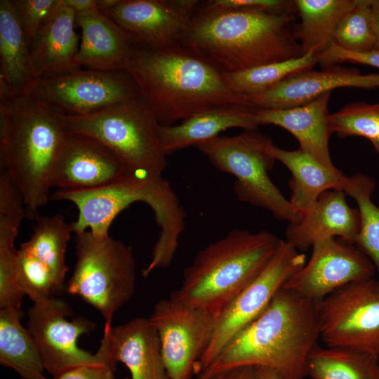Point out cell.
Returning <instances> with one entry per match:
<instances>
[{
    "instance_id": "22",
    "label": "cell",
    "mask_w": 379,
    "mask_h": 379,
    "mask_svg": "<svg viewBox=\"0 0 379 379\" xmlns=\"http://www.w3.org/2000/svg\"><path fill=\"white\" fill-rule=\"evenodd\" d=\"M104 331L115 360L125 364L131 379H170L157 330L149 319L138 317L115 327L105 323Z\"/></svg>"
},
{
    "instance_id": "4",
    "label": "cell",
    "mask_w": 379,
    "mask_h": 379,
    "mask_svg": "<svg viewBox=\"0 0 379 379\" xmlns=\"http://www.w3.org/2000/svg\"><path fill=\"white\" fill-rule=\"evenodd\" d=\"M130 76L161 126L218 107H249L247 96L233 91L222 72L180 44L140 48Z\"/></svg>"
},
{
    "instance_id": "5",
    "label": "cell",
    "mask_w": 379,
    "mask_h": 379,
    "mask_svg": "<svg viewBox=\"0 0 379 379\" xmlns=\"http://www.w3.org/2000/svg\"><path fill=\"white\" fill-rule=\"evenodd\" d=\"M279 241L265 230H233L198 252L184 270L180 287L171 294L218 317L263 270Z\"/></svg>"
},
{
    "instance_id": "7",
    "label": "cell",
    "mask_w": 379,
    "mask_h": 379,
    "mask_svg": "<svg viewBox=\"0 0 379 379\" xmlns=\"http://www.w3.org/2000/svg\"><path fill=\"white\" fill-rule=\"evenodd\" d=\"M51 198L69 201L78 209L71 222L74 234L89 230L96 238L109 236L115 218L132 204L141 201L153 211L160 234L173 236L185 227L186 213L178 195L164 177L140 178L129 175L122 180L99 188L56 190Z\"/></svg>"
},
{
    "instance_id": "36",
    "label": "cell",
    "mask_w": 379,
    "mask_h": 379,
    "mask_svg": "<svg viewBox=\"0 0 379 379\" xmlns=\"http://www.w3.org/2000/svg\"><path fill=\"white\" fill-rule=\"evenodd\" d=\"M17 279L22 293L33 303L60 293L48 267L22 247L18 250Z\"/></svg>"
},
{
    "instance_id": "32",
    "label": "cell",
    "mask_w": 379,
    "mask_h": 379,
    "mask_svg": "<svg viewBox=\"0 0 379 379\" xmlns=\"http://www.w3.org/2000/svg\"><path fill=\"white\" fill-rule=\"evenodd\" d=\"M316 64L315 54L310 53L242 72H223V74L233 91L245 96H251L268 90L297 72L312 69Z\"/></svg>"
},
{
    "instance_id": "15",
    "label": "cell",
    "mask_w": 379,
    "mask_h": 379,
    "mask_svg": "<svg viewBox=\"0 0 379 379\" xmlns=\"http://www.w3.org/2000/svg\"><path fill=\"white\" fill-rule=\"evenodd\" d=\"M308 262L283 286L316 305L343 286L373 278L371 260L354 244L328 238L314 243Z\"/></svg>"
},
{
    "instance_id": "13",
    "label": "cell",
    "mask_w": 379,
    "mask_h": 379,
    "mask_svg": "<svg viewBox=\"0 0 379 379\" xmlns=\"http://www.w3.org/2000/svg\"><path fill=\"white\" fill-rule=\"evenodd\" d=\"M305 262L302 252L280 239L263 270L218 314L211 341L197 364V374L208 367L227 343L267 308L286 281Z\"/></svg>"
},
{
    "instance_id": "12",
    "label": "cell",
    "mask_w": 379,
    "mask_h": 379,
    "mask_svg": "<svg viewBox=\"0 0 379 379\" xmlns=\"http://www.w3.org/2000/svg\"><path fill=\"white\" fill-rule=\"evenodd\" d=\"M66 115H85L140 94L123 71L74 68L32 81L22 91Z\"/></svg>"
},
{
    "instance_id": "19",
    "label": "cell",
    "mask_w": 379,
    "mask_h": 379,
    "mask_svg": "<svg viewBox=\"0 0 379 379\" xmlns=\"http://www.w3.org/2000/svg\"><path fill=\"white\" fill-rule=\"evenodd\" d=\"M81 31L76 68L132 73L140 47L114 21L97 8L76 14Z\"/></svg>"
},
{
    "instance_id": "6",
    "label": "cell",
    "mask_w": 379,
    "mask_h": 379,
    "mask_svg": "<svg viewBox=\"0 0 379 379\" xmlns=\"http://www.w3.org/2000/svg\"><path fill=\"white\" fill-rule=\"evenodd\" d=\"M67 128L91 137L111 149L129 173L160 178L167 166L159 138L160 124L141 93L85 115L62 114Z\"/></svg>"
},
{
    "instance_id": "30",
    "label": "cell",
    "mask_w": 379,
    "mask_h": 379,
    "mask_svg": "<svg viewBox=\"0 0 379 379\" xmlns=\"http://www.w3.org/2000/svg\"><path fill=\"white\" fill-rule=\"evenodd\" d=\"M30 238L20 245L50 270L60 293L68 272L66 251L72 232L63 215L39 216Z\"/></svg>"
},
{
    "instance_id": "1",
    "label": "cell",
    "mask_w": 379,
    "mask_h": 379,
    "mask_svg": "<svg viewBox=\"0 0 379 379\" xmlns=\"http://www.w3.org/2000/svg\"><path fill=\"white\" fill-rule=\"evenodd\" d=\"M295 18V13L223 8L206 1L179 44L222 72H242L302 55L291 27Z\"/></svg>"
},
{
    "instance_id": "43",
    "label": "cell",
    "mask_w": 379,
    "mask_h": 379,
    "mask_svg": "<svg viewBox=\"0 0 379 379\" xmlns=\"http://www.w3.org/2000/svg\"><path fill=\"white\" fill-rule=\"evenodd\" d=\"M60 4L72 10L76 14L96 8L95 0H60Z\"/></svg>"
},
{
    "instance_id": "14",
    "label": "cell",
    "mask_w": 379,
    "mask_h": 379,
    "mask_svg": "<svg viewBox=\"0 0 379 379\" xmlns=\"http://www.w3.org/2000/svg\"><path fill=\"white\" fill-rule=\"evenodd\" d=\"M149 319L157 330L170 379H190L211 341L217 316L171 294L156 303Z\"/></svg>"
},
{
    "instance_id": "37",
    "label": "cell",
    "mask_w": 379,
    "mask_h": 379,
    "mask_svg": "<svg viewBox=\"0 0 379 379\" xmlns=\"http://www.w3.org/2000/svg\"><path fill=\"white\" fill-rule=\"evenodd\" d=\"M59 0H12L17 16L27 39L29 48Z\"/></svg>"
},
{
    "instance_id": "18",
    "label": "cell",
    "mask_w": 379,
    "mask_h": 379,
    "mask_svg": "<svg viewBox=\"0 0 379 379\" xmlns=\"http://www.w3.org/2000/svg\"><path fill=\"white\" fill-rule=\"evenodd\" d=\"M340 88H379V74H361L359 69L339 65L297 72L268 90L247 96L255 109H286L305 104Z\"/></svg>"
},
{
    "instance_id": "8",
    "label": "cell",
    "mask_w": 379,
    "mask_h": 379,
    "mask_svg": "<svg viewBox=\"0 0 379 379\" xmlns=\"http://www.w3.org/2000/svg\"><path fill=\"white\" fill-rule=\"evenodd\" d=\"M77 261L67 291L81 297L112 324L114 313L132 297L135 260L130 246L89 230L75 234Z\"/></svg>"
},
{
    "instance_id": "11",
    "label": "cell",
    "mask_w": 379,
    "mask_h": 379,
    "mask_svg": "<svg viewBox=\"0 0 379 379\" xmlns=\"http://www.w3.org/2000/svg\"><path fill=\"white\" fill-rule=\"evenodd\" d=\"M319 336L326 346L379 357V279L347 284L317 304Z\"/></svg>"
},
{
    "instance_id": "42",
    "label": "cell",
    "mask_w": 379,
    "mask_h": 379,
    "mask_svg": "<svg viewBox=\"0 0 379 379\" xmlns=\"http://www.w3.org/2000/svg\"><path fill=\"white\" fill-rule=\"evenodd\" d=\"M206 379H256L254 366L232 368L216 373Z\"/></svg>"
},
{
    "instance_id": "44",
    "label": "cell",
    "mask_w": 379,
    "mask_h": 379,
    "mask_svg": "<svg viewBox=\"0 0 379 379\" xmlns=\"http://www.w3.org/2000/svg\"><path fill=\"white\" fill-rule=\"evenodd\" d=\"M256 379H284L274 369L262 366H255Z\"/></svg>"
},
{
    "instance_id": "24",
    "label": "cell",
    "mask_w": 379,
    "mask_h": 379,
    "mask_svg": "<svg viewBox=\"0 0 379 379\" xmlns=\"http://www.w3.org/2000/svg\"><path fill=\"white\" fill-rule=\"evenodd\" d=\"M75 25L76 13L59 0L30 46L32 81L76 68L74 60L80 41Z\"/></svg>"
},
{
    "instance_id": "20",
    "label": "cell",
    "mask_w": 379,
    "mask_h": 379,
    "mask_svg": "<svg viewBox=\"0 0 379 379\" xmlns=\"http://www.w3.org/2000/svg\"><path fill=\"white\" fill-rule=\"evenodd\" d=\"M342 190H328L300 218L289 223L286 241L300 252L312 248L317 241L339 237L354 244L359 231L357 208L350 206Z\"/></svg>"
},
{
    "instance_id": "31",
    "label": "cell",
    "mask_w": 379,
    "mask_h": 379,
    "mask_svg": "<svg viewBox=\"0 0 379 379\" xmlns=\"http://www.w3.org/2000/svg\"><path fill=\"white\" fill-rule=\"evenodd\" d=\"M375 187L374 179L359 173L347 177L343 191L358 206L360 226L354 244L371 260L379 277V207L371 199Z\"/></svg>"
},
{
    "instance_id": "26",
    "label": "cell",
    "mask_w": 379,
    "mask_h": 379,
    "mask_svg": "<svg viewBox=\"0 0 379 379\" xmlns=\"http://www.w3.org/2000/svg\"><path fill=\"white\" fill-rule=\"evenodd\" d=\"M0 79L11 93L33 80L30 48L12 0L0 1Z\"/></svg>"
},
{
    "instance_id": "40",
    "label": "cell",
    "mask_w": 379,
    "mask_h": 379,
    "mask_svg": "<svg viewBox=\"0 0 379 379\" xmlns=\"http://www.w3.org/2000/svg\"><path fill=\"white\" fill-rule=\"evenodd\" d=\"M0 215L22 219L26 217L22 196L4 170L0 175Z\"/></svg>"
},
{
    "instance_id": "21",
    "label": "cell",
    "mask_w": 379,
    "mask_h": 379,
    "mask_svg": "<svg viewBox=\"0 0 379 379\" xmlns=\"http://www.w3.org/2000/svg\"><path fill=\"white\" fill-rule=\"evenodd\" d=\"M331 92L299 106L286 109H256L258 125H274L291 133L299 148L324 166L334 169L329 152L333 133L328 109Z\"/></svg>"
},
{
    "instance_id": "23",
    "label": "cell",
    "mask_w": 379,
    "mask_h": 379,
    "mask_svg": "<svg viewBox=\"0 0 379 379\" xmlns=\"http://www.w3.org/2000/svg\"><path fill=\"white\" fill-rule=\"evenodd\" d=\"M255 108L225 105L197 113L179 124L159 127V138L167 156L190 146L209 140L230 128L256 131Z\"/></svg>"
},
{
    "instance_id": "29",
    "label": "cell",
    "mask_w": 379,
    "mask_h": 379,
    "mask_svg": "<svg viewBox=\"0 0 379 379\" xmlns=\"http://www.w3.org/2000/svg\"><path fill=\"white\" fill-rule=\"evenodd\" d=\"M306 372L311 379H379V357L359 350L317 344L308 356Z\"/></svg>"
},
{
    "instance_id": "27",
    "label": "cell",
    "mask_w": 379,
    "mask_h": 379,
    "mask_svg": "<svg viewBox=\"0 0 379 379\" xmlns=\"http://www.w3.org/2000/svg\"><path fill=\"white\" fill-rule=\"evenodd\" d=\"M357 2V0H295L300 22L294 34L302 55H317L333 43L339 23Z\"/></svg>"
},
{
    "instance_id": "3",
    "label": "cell",
    "mask_w": 379,
    "mask_h": 379,
    "mask_svg": "<svg viewBox=\"0 0 379 379\" xmlns=\"http://www.w3.org/2000/svg\"><path fill=\"white\" fill-rule=\"evenodd\" d=\"M62 114L25 93H0L3 170L20 192L31 219L40 216L49 200L53 166L68 131Z\"/></svg>"
},
{
    "instance_id": "33",
    "label": "cell",
    "mask_w": 379,
    "mask_h": 379,
    "mask_svg": "<svg viewBox=\"0 0 379 379\" xmlns=\"http://www.w3.org/2000/svg\"><path fill=\"white\" fill-rule=\"evenodd\" d=\"M22 220L0 215V309L21 308L24 295L18 283L15 240Z\"/></svg>"
},
{
    "instance_id": "34",
    "label": "cell",
    "mask_w": 379,
    "mask_h": 379,
    "mask_svg": "<svg viewBox=\"0 0 379 379\" xmlns=\"http://www.w3.org/2000/svg\"><path fill=\"white\" fill-rule=\"evenodd\" d=\"M333 42L345 50L357 53L377 49L378 37L371 0H357L339 23Z\"/></svg>"
},
{
    "instance_id": "46",
    "label": "cell",
    "mask_w": 379,
    "mask_h": 379,
    "mask_svg": "<svg viewBox=\"0 0 379 379\" xmlns=\"http://www.w3.org/2000/svg\"><path fill=\"white\" fill-rule=\"evenodd\" d=\"M371 142L372 143L375 152L379 155V140H372V141H371Z\"/></svg>"
},
{
    "instance_id": "38",
    "label": "cell",
    "mask_w": 379,
    "mask_h": 379,
    "mask_svg": "<svg viewBox=\"0 0 379 379\" xmlns=\"http://www.w3.org/2000/svg\"><path fill=\"white\" fill-rule=\"evenodd\" d=\"M317 63L322 67L343 62L369 65L379 69V49L357 53L342 48L332 43L326 49L315 55Z\"/></svg>"
},
{
    "instance_id": "28",
    "label": "cell",
    "mask_w": 379,
    "mask_h": 379,
    "mask_svg": "<svg viewBox=\"0 0 379 379\" xmlns=\"http://www.w3.org/2000/svg\"><path fill=\"white\" fill-rule=\"evenodd\" d=\"M21 308L0 309V363L22 379H50L27 328L21 324Z\"/></svg>"
},
{
    "instance_id": "25",
    "label": "cell",
    "mask_w": 379,
    "mask_h": 379,
    "mask_svg": "<svg viewBox=\"0 0 379 379\" xmlns=\"http://www.w3.org/2000/svg\"><path fill=\"white\" fill-rule=\"evenodd\" d=\"M269 152L291 172L289 201L300 214L307 212L324 192L343 189L347 176L337 168H329L298 148L286 150L274 143Z\"/></svg>"
},
{
    "instance_id": "41",
    "label": "cell",
    "mask_w": 379,
    "mask_h": 379,
    "mask_svg": "<svg viewBox=\"0 0 379 379\" xmlns=\"http://www.w3.org/2000/svg\"><path fill=\"white\" fill-rule=\"evenodd\" d=\"M117 364L112 360L100 364L79 365L63 370L50 379H114Z\"/></svg>"
},
{
    "instance_id": "35",
    "label": "cell",
    "mask_w": 379,
    "mask_h": 379,
    "mask_svg": "<svg viewBox=\"0 0 379 379\" xmlns=\"http://www.w3.org/2000/svg\"><path fill=\"white\" fill-rule=\"evenodd\" d=\"M333 133L340 138L361 136L370 141L379 140V102H352L330 114Z\"/></svg>"
},
{
    "instance_id": "16",
    "label": "cell",
    "mask_w": 379,
    "mask_h": 379,
    "mask_svg": "<svg viewBox=\"0 0 379 379\" xmlns=\"http://www.w3.org/2000/svg\"><path fill=\"white\" fill-rule=\"evenodd\" d=\"M199 4L197 0H119L102 13L140 48L159 49L180 44Z\"/></svg>"
},
{
    "instance_id": "39",
    "label": "cell",
    "mask_w": 379,
    "mask_h": 379,
    "mask_svg": "<svg viewBox=\"0 0 379 379\" xmlns=\"http://www.w3.org/2000/svg\"><path fill=\"white\" fill-rule=\"evenodd\" d=\"M209 5L223 8H246L272 13H295V1L287 0H212Z\"/></svg>"
},
{
    "instance_id": "45",
    "label": "cell",
    "mask_w": 379,
    "mask_h": 379,
    "mask_svg": "<svg viewBox=\"0 0 379 379\" xmlns=\"http://www.w3.org/2000/svg\"><path fill=\"white\" fill-rule=\"evenodd\" d=\"M371 8L378 37L377 49H379V0H371Z\"/></svg>"
},
{
    "instance_id": "2",
    "label": "cell",
    "mask_w": 379,
    "mask_h": 379,
    "mask_svg": "<svg viewBox=\"0 0 379 379\" xmlns=\"http://www.w3.org/2000/svg\"><path fill=\"white\" fill-rule=\"evenodd\" d=\"M319 338L317 305L282 287L197 379L245 366L271 368L284 379H304L308 356Z\"/></svg>"
},
{
    "instance_id": "17",
    "label": "cell",
    "mask_w": 379,
    "mask_h": 379,
    "mask_svg": "<svg viewBox=\"0 0 379 379\" xmlns=\"http://www.w3.org/2000/svg\"><path fill=\"white\" fill-rule=\"evenodd\" d=\"M131 175L107 147L68 130L53 166L50 185L60 190H84L118 182Z\"/></svg>"
},
{
    "instance_id": "10",
    "label": "cell",
    "mask_w": 379,
    "mask_h": 379,
    "mask_svg": "<svg viewBox=\"0 0 379 379\" xmlns=\"http://www.w3.org/2000/svg\"><path fill=\"white\" fill-rule=\"evenodd\" d=\"M27 330L42 359L45 370L54 375L67 368L115 360L107 335L103 332L95 354L80 348L78 338L95 328V324L84 317L67 319L72 314L70 306L55 297L33 303L28 310Z\"/></svg>"
},
{
    "instance_id": "9",
    "label": "cell",
    "mask_w": 379,
    "mask_h": 379,
    "mask_svg": "<svg viewBox=\"0 0 379 379\" xmlns=\"http://www.w3.org/2000/svg\"><path fill=\"white\" fill-rule=\"evenodd\" d=\"M273 142L256 131L233 136H218L195 147L220 171L236 178L234 191L239 201L263 208L289 223L297 212L269 176L276 159L269 152Z\"/></svg>"
}]
</instances>
